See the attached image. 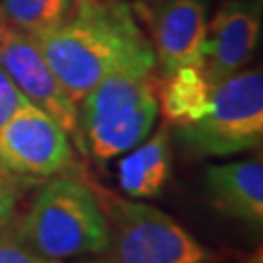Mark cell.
<instances>
[{
  "label": "cell",
  "instance_id": "6da1fadb",
  "mask_svg": "<svg viewBox=\"0 0 263 263\" xmlns=\"http://www.w3.org/2000/svg\"><path fill=\"white\" fill-rule=\"evenodd\" d=\"M35 43L76 105L115 72H154L151 39L125 0H72L59 28Z\"/></svg>",
  "mask_w": 263,
  "mask_h": 263
},
{
  "label": "cell",
  "instance_id": "7a4b0ae2",
  "mask_svg": "<svg viewBox=\"0 0 263 263\" xmlns=\"http://www.w3.org/2000/svg\"><path fill=\"white\" fill-rule=\"evenodd\" d=\"M8 226L35 254L61 261L105 254L109 246V222L96 191L70 176L49 178L26 215Z\"/></svg>",
  "mask_w": 263,
  "mask_h": 263
},
{
  "label": "cell",
  "instance_id": "3957f363",
  "mask_svg": "<svg viewBox=\"0 0 263 263\" xmlns=\"http://www.w3.org/2000/svg\"><path fill=\"white\" fill-rule=\"evenodd\" d=\"M158 115L152 72H115L78 104L80 151L98 164L119 158L151 135Z\"/></svg>",
  "mask_w": 263,
  "mask_h": 263
},
{
  "label": "cell",
  "instance_id": "277c9868",
  "mask_svg": "<svg viewBox=\"0 0 263 263\" xmlns=\"http://www.w3.org/2000/svg\"><path fill=\"white\" fill-rule=\"evenodd\" d=\"M176 141L189 156L226 158L255 151L263 141V74L261 68H244L211 94L197 119L174 127Z\"/></svg>",
  "mask_w": 263,
  "mask_h": 263
},
{
  "label": "cell",
  "instance_id": "5b68a950",
  "mask_svg": "<svg viewBox=\"0 0 263 263\" xmlns=\"http://www.w3.org/2000/svg\"><path fill=\"white\" fill-rule=\"evenodd\" d=\"M72 144L51 115L28 104L0 127V168L22 181L55 178L72 168Z\"/></svg>",
  "mask_w": 263,
  "mask_h": 263
},
{
  "label": "cell",
  "instance_id": "8992f818",
  "mask_svg": "<svg viewBox=\"0 0 263 263\" xmlns=\"http://www.w3.org/2000/svg\"><path fill=\"white\" fill-rule=\"evenodd\" d=\"M0 66L29 100L51 115L80 148L78 105L66 94L35 39L10 26H0Z\"/></svg>",
  "mask_w": 263,
  "mask_h": 263
},
{
  "label": "cell",
  "instance_id": "52a82bcc",
  "mask_svg": "<svg viewBox=\"0 0 263 263\" xmlns=\"http://www.w3.org/2000/svg\"><path fill=\"white\" fill-rule=\"evenodd\" d=\"M263 29L261 0H226L207 22L203 68L218 84L244 70L259 49Z\"/></svg>",
  "mask_w": 263,
  "mask_h": 263
},
{
  "label": "cell",
  "instance_id": "ba28073f",
  "mask_svg": "<svg viewBox=\"0 0 263 263\" xmlns=\"http://www.w3.org/2000/svg\"><path fill=\"white\" fill-rule=\"evenodd\" d=\"M209 0H158L148 10L151 45L162 74L203 65Z\"/></svg>",
  "mask_w": 263,
  "mask_h": 263
},
{
  "label": "cell",
  "instance_id": "9c48e42d",
  "mask_svg": "<svg viewBox=\"0 0 263 263\" xmlns=\"http://www.w3.org/2000/svg\"><path fill=\"white\" fill-rule=\"evenodd\" d=\"M203 187L220 215L244 222L255 232L263 228V162L261 158L209 164Z\"/></svg>",
  "mask_w": 263,
  "mask_h": 263
},
{
  "label": "cell",
  "instance_id": "30bf717a",
  "mask_svg": "<svg viewBox=\"0 0 263 263\" xmlns=\"http://www.w3.org/2000/svg\"><path fill=\"white\" fill-rule=\"evenodd\" d=\"M119 207L141 238L148 263H213L215 254L174 216L139 199L119 197Z\"/></svg>",
  "mask_w": 263,
  "mask_h": 263
},
{
  "label": "cell",
  "instance_id": "8fae6325",
  "mask_svg": "<svg viewBox=\"0 0 263 263\" xmlns=\"http://www.w3.org/2000/svg\"><path fill=\"white\" fill-rule=\"evenodd\" d=\"M172 133L158 127L117 162V183L129 199L158 197L172 176Z\"/></svg>",
  "mask_w": 263,
  "mask_h": 263
},
{
  "label": "cell",
  "instance_id": "7c38bea8",
  "mask_svg": "<svg viewBox=\"0 0 263 263\" xmlns=\"http://www.w3.org/2000/svg\"><path fill=\"white\" fill-rule=\"evenodd\" d=\"M215 86L203 65L181 66L164 74V82L158 90L160 111L174 127L193 121L205 111Z\"/></svg>",
  "mask_w": 263,
  "mask_h": 263
},
{
  "label": "cell",
  "instance_id": "4fadbf2b",
  "mask_svg": "<svg viewBox=\"0 0 263 263\" xmlns=\"http://www.w3.org/2000/svg\"><path fill=\"white\" fill-rule=\"evenodd\" d=\"M4 24L31 37L59 28L72 8V0H0Z\"/></svg>",
  "mask_w": 263,
  "mask_h": 263
},
{
  "label": "cell",
  "instance_id": "5bb4252c",
  "mask_svg": "<svg viewBox=\"0 0 263 263\" xmlns=\"http://www.w3.org/2000/svg\"><path fill=\"white\" fill-rule=\"evenodd\" d=\"M0 263H65L61 259H51L35 254L31 248L20 242L12 230H0Z\"/></svg>",
  "mask_w": 263,
  "mask_h": 263
},
{
  "label": "cell",
  "instance_id": "9a60e30c",
  "mask_svg": "<svg viewBox=\"0 0 263 263\" xmlns=\"http://www.w3.org/2000/svg\"><path fill=\"white\" fill-rule=\"evenodd\" d=\"M28 104L29 100L22 94L18 86L14 84L8 72L0 66V127Z\"/></svg>",
  "mask_w": 263,
  "mask_h": 263
},
{
  "label": "cell",
  "instance_id": "2e32d148",
  "mask_svg": "<svg viewBox=\"0 0 263 263\" xmlns=\"http://www.w3.org/2000/svg\"><path fill=\"white\" fill-rule=\"evenodd\" d=\"M18 179H14L0 168V230L6 228L14 220L16 209H18Z\"/></svg>",
  "mask_w": 263,
  "mask_h": 263
},
{
  "label": "cell",
  "instance_id": "e0dca14e",
  "mask_svg": "<svg viewBox=\"0 0 263 263\" xmlns=\"http://www.w3.org/2000/svg\"><path fill=\"white\" fill-rule=\"evenodd\" d=\"M90 263H111L107 257H104V259H98V261H90Z\"/></svg>",
  "mask_w": 263,
  "mask_h": 263
},
{
  "label": "cell",
  "instance_id": "ac0fdd59",
  "mask_svg": "<svg viewBox=\"0 0 263 263\" xmlns=\"http://www.w3.org/2000/svg\"><path fill=\"white\" fill-rule=\"evenodd\" d=\"M0 26H4V16H2V8H0Z\"/></svg>",
  "mask_w": 263,
  "mask_h": 263
}]
</instances>
